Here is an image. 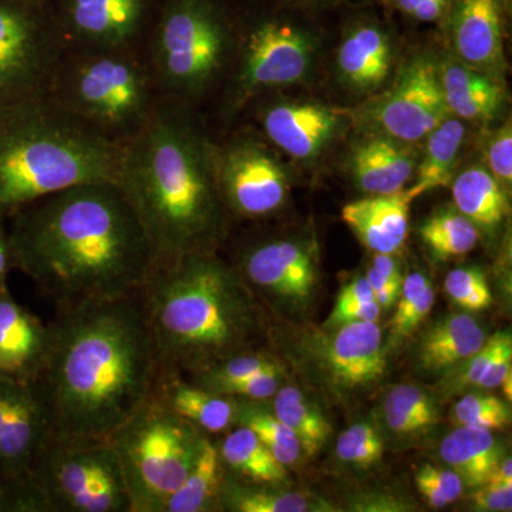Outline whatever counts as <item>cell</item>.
I'll use <instances>...</instances> for the list:
<instances>
[{
  "instance_id": "d590c367",
  "label": "cell",
  "mask_w": 512,
  "mask_h": 512,
  "mask_svg": "<svg viewBox=\"0 0 512 512\" xmlns=\"http://www.w3.org/2000/svg\"><path fill=\"white\" fill-rule=\"evenodd\" d=\"M237 424L247 426L254 431L282 466H292L301 456V444L293 431L274 413L258 406L256 402L239 399Z\"/></svg>"
},
{
  "instance_id": "bcb514c9",
  "label": "cell",
  "mask_w": 512,
  "mask_h": 512,
  "mask_svg": "<svg viewBox=\"0 0 512 512\" xmlns=\"http://www.w3.org/2000/svg\"><path fill=\"white\" fill-rule=\"evenodd\" d=\"M403 15L419 22H436L446 16L451 0H392Z\"/></svg>"
},
{
  "instance_id": "8992f818",
  "label": "cell",
  "mask_w": 512,
  "mask_h": 512,
  "mask_svg": "<svg viewBox=\"0 0 512 512\" xmlns=\"http://www.w3.org/2000/svg\"><path fill=\"white\" fill-rule=\"evenodd\" d=\"M222 0H163L143 56L161 100L194 110L234 60L237 23Z\"/></svg>"
},
{
  "instance_id": "52a82bcc",
  "label": "cell",
  "mask_w": 512,
  "mask_h": 512,
  "mask_svg": "<svg viewBox=\"0 0 512 512\" xmlns=\"http://www.w3.org/2000/svg\"><path fill=\"white\" fill-rule=\"evenodd\" d=\"M46 97L120 146L143 131L163 101L143 53L117 50H67Z\"/></svg>"
},
{
  "instance_id": "ee69618b",
  "label": "cell",
  "mask_w": 512,
  "mask_h": 512,
  "mask_svg": "<svg viewBox=\"0 0 512 512\" xmlns=\"http://www.w3.org/2000/svg\"><path fill=\"white\" fill-rule=\"evenodd\" d=\"M380 318V306L373 302L336 303L330 313L326 326L335 328L350 322H377Z\"/></svg>"
},
{
  "instance_id": "836d02e7",
  "label": "cell",
  "mask_w": 512,
  "mask_h": 512,
  "mask_svg": "<svg viewBox=\"0 0 512 512\" xmlns=\"http://www.w3.org/2000/svg\"><path fill=\"white\" fill-rule=\"evenodd\" d=\"M384 417L389 429L399 434L429 430L440 420L429 394L412 384L390 390L384 400Z\"/></svg>"
},
{
  "instance_id": "ba28073f",
  "label": "cell",
  "mask_w": 512,
  "mask_h": 512,
  "mask_svg": "<svg viewBox=\"0 0 512 512\" xmlns=\"http://www.w3.org/2000/svg\"><path fill=\"white\" fill-rule=\"evenodd\" d=\"M205 437L153 390L109 440L119 458L133 512L160 511L194 467Z\"/></svg>"
},
{
  "instance_id": "7dc6e473",
  "label": "cell",
  "mask_w": 512,
  "mask_h": 512,
  "mask_svg": "<svg viewBox=\"0 0 512 512\" xmlns=\"http://www.w3.org/2000/svg\"><path fill=\"white\" fill-rule=\"evenodd\" d=\"M420 470H423L424 473L427 474V477L440 488L441 493L446 495L450 504L454 503V501L458 500V498L463 495V480H461V477L458 476L456 471L451 470V468H439L431 466V464H424Z\"/></svg>"
},
{
  "instance_id": "484cf974",
  "label": "cell",
  "mask_w": 512,
  "mask_h": 512,
  "mask_svg": "<svg viewBox=\"0 0 512 512\" xmlns=\"http://www.w3.org/2000/svg\"><path fill=\"white\" fill-rule=\"evenodd\" d=\"M225 476L254 484H278L288 473L254 431L237 424L225 431L221 443H215Z\"/></svg>"
},
{
  "instance_id": "f907efd6",
  "label": "cell",
  "mask_w": 512,
  "mask_h": 512,
  "mask_svg": "<svg viewBox=\"0 0 512 512\" xmlns=\"http://www.w3.org/2000/svg\"><path fill=\"white\" fill-rule=\"evenodd\" d=\"M416 485L419 493L423 495L424 500H426L431 507L444 508L446 505L450 504L446 495L441 493L440 488L427 477V474L424 473L423 470H419V473L416 474Z\"/></svg>"
},
{
  "instance_id": "d6a6232c",
  "label": "cell",
  "mask_w": 512,
  "mask_h": 512,
  "mask_svg": "<svg viewBox=\"0 0 512 512\" xmlns=\"http://www.w3.org/2000/svg\"><path fill=\"white\" fill-rule=\"evenodd\" d=\"M308 495L274 490L265 484L245 483L225 476L221 508L234 512H306L316 510Z\"/></svg>"
},
{
  "instance_id": "f546056e",
  "label": "cell",
  "mask_w": 512,
  "mask_h": 512,
  "mask_svg": "<svg viewBox=\"0 0 512 512\" xmlns=\"http://www.w3.org/2000/svg\"><path fill=\"white\" fill-rule=\"evenodd\" d=\"M427 137L426 153L417 168L416 184L406 190L412 201L424 192L447 187L451 183L466 137V128L460 120L450 116Z\"/></svg>"
},
{
  "instance_id": "1f68e13d",
  "label": "cell",
  "mask_w": 512,
  "mask_h": 512,
  "mask_svg": "<svg viewBox=\"0 0 512 512\" xmlns=\"http://www.w3.org/2000/svg\"><path fill=\"white\" fill-rule=\"evenodd\" d=\"M272 413L293 431L306 456L318 454L329 439L328 420L296 387L278 389L274 396Z\"/></svg>"
},
{
  "instance_id": "4dcf8cb0",
  "label": "cell",
  "mask_w": 512,
  "mask_h": 512,
  "mask_svg": "<svg viewBox=\"0 0 512 512\" xmlns=\"http://www.w3.org/2000/svg\"><path fill=\"white\" fill-rule=\"evenodd\" d=\"M457 211L484 228H495L508 214L507 195L500 181L483 167L463 171L453 183Z\"/></svg>"
},
{
  "instance_id": "5b68a950",
  "label": "cell",
  "mask_w": 512,
  "mask_h": 512,
  "mask_svg": "<svg viewBox=\"0 0 512 512\" xmlns=\"http://www.w3.org/2000/svg\"><path fill=\"white\" fill-rule=\"evenodd\" d=\"M123 148L47 97L0 113V220L74 185L117 181Z\"/></svg>"
},
{
  "instance_id": "9c48e42d",
  "label": "cell",
  "mask_w": 512,
  "mask_h": 512,
  "mask_svg": "<svg viewBox=\"0 0 512 512\" xmlns=\"http://www.w3.org/2000/svg\"><path fill=\"white\" fill-rule=\"evenodd\" d=\"M30 481L45 512H133L119 458L109 441L50 440Z\"/></svg>"
},
{
  "instance_id": "30bf717a",
  "label": "cell",
  "mask_w": 512,
  "mask_h": 512,
  "mask_svg": "<svg viewBox=\"0 0 512 512\" xmlns=\"http://www.w3.org/2000/svg\"><path fill=\"white\" fill-rule=\"evenodd\" d=\"M66 52L50 0H0V113L46 97Z\"/></svg>"
},
{
  "instance_id": "83f0119b",
  "label": "cell",
  "mask_w": 512,
  "mask_h": 512,
  "mask_svg": "<svg viewBox=\"0 0 512 512\" xmlns=\"http://www.w3.org/2000/svg\"><path fill=\"white\" fill-rule=\"evenodd\" d=\"M485 340V332L473 316H448L424 336L419 355L421 366L430 372L448 369L477 353Z\"/></svg>"
},
{
  "instance_id": "5bb4252c",
  "label": "cell",
  "mask_w": 512,
  "mask_h": 512,
  "mask_svg": "<svg viewBox=\"0 0 512 512\" xmlns=\"http://www.w3.org/2000/svg\"><path fill=\"white\" fill-rule=\"evenodd\" d=\"M215 178L229 214L262 218L284 205L288 177L284 167L254 137L212 144Z\"/></svg>"
},
{
  "instance_id": "ffe728a7",
  "label": "cell",
  "mask_w": 512,
  "mask_h": 512,
  "mask_svg": "<svg viewBox=\"0 0 512 512\" xmlns=\"http://www.w3.org/2000/svg\"><path fill=\"white\" fill-rule=\"evenodd\" d=\"M412 202L406 190L370 195L346 204L342 220L367 248L393 255L406 244Z\"/></svg>"
},
{
  "instance_id": "11a10c76",
  "label": "cell",
  "mask_w": 512,
  "mask_h": 512,
  "mask_svg": "<svg viewBox=\"0 0 512 512\" xmlns=\"http://www.w3.org/2000/svg\"><path fill=\"white\" fill-rule=\"evenodd\" d=\"M0 512H19L18 498L2 483H0Z\"/></svg>"
},
{
  "instance_id": "7402d4cb",
  "label": "cell",
  "mask_w": 512,
  "mask_h": 512,
  "mask_svg": "<svg viewBox=\"0 0 512 512\" xmlns=\"http://www.w3.org/2000/svg\"><path fill=\"white\" fill-rule=\"evenodd\" d=\"M328 363L333 377L346 387L365 386L384 375L383 336L377 322L339 326L330 340Z\"/></svg>"
},
{
  "instance_id": "db71d44e",
  "label": "cell",
  "mask_w": 512,
  "mask_h": 512,
  "mask_svg": "<svg viewBox=\"0 0 512 512\" xmlns=\"http://www.w3.org/2000/svg\"><path fill=\"white\" fill-rule=\"evenodd\" d=\"M494 485H512V463L511 458H503L495 467L493 474L488 478L487 483Z\"/></svg>"
},
{
  "instance_id": "f35d334b",
  "label": "cell",
  "mask_w": 512,
  "mask_h": 512,
  "mask_svg": "<svg viewBox=\"0 0 512 512\" xmlns=\"http://www.w3.org/2000/svg\"><path fill=\"white\" fill-rule=\"evenodd\" d=\"M444 289L458 306L467 311H483L493 303L487 279L477 268H458L448 272Z\"/></svg>"
},
{
  "instance_id": "4316f807",
  "label": "cell",
  "mask_w": 512,
  "mask_h": 512,
  "mask_svg": "<svg viewBox=\"0 0 512 512\" xmlns=\"http://www.w3.org/2000/svg\"><path fill=\"white\" fill-rule=\"evenodd\" d=\"M440 454L464 485L471 488L487 483L503 460V451L491 430L466 426H460L444 437Z\"/></svg>"
},
{
  "instance_id": "ab89813d",
  "label": "cell",
  "mask_w": 512,
  "mask_h": 512,
  "mask_svg": "<svg viewBox=\"0 0 512 512\" xmlns=\"http://www.w3.org/2000/svg\"><path fill=\"white\" fill-rule=\"evenodd\" d=\"M281 375L282 367L265 370V372L256 373V375L227 384L218 394L235 397V399L251 400V402H264L278 392Z\"/></svg>"
},
{
  "instance_id": "9f6ffc18",
  "label": "cell",
  "mask_w": 512,
  "mask_h": 512,
  "mask_svg": "<svg viewBox=\"0 0 512 512\" xmlns=\"http://www.w3.org/2000/svg\"><path fill=\"white\" fill-rule=\"evenodd\" d=\"M292 2L299 3V5H328V3L339 2V0H292Z\"/></svg>"
},
{
  "instance_id": "e575fe53",
  "label": "cell",
  "mask_w": 512,
  "mask_h": 512,
  "mask_svg": "<svg viewBox=\"0 0 512 512\" xmlns=\"http://www.w3.org/2000/svg\"><path fill=\"white\" fill-rule=\"evenodd\" d=\"M420 237L437 258L450 259L476 248L478 229L461 212L443 211L421 225Z\"/></svg>"
},
{
  "instance_id": "3957f363",
  "label": "cell",
  "mask_w": 512,
  "mask_h": 512,
  "mask_svg": "<svg viewBox=\"0 0 512 512\" xmlns=\"http://www.w3.org/2000/svg\"><path fill=\"white\" fill-rule=\"evenodd\" d=\"M116 183L146 231L154 265L215 252L227 208L212 143L194 110L161 101L150 123L124 146Z\"/></svg>"
},
{
  "instance_id": "cb8c5ba5",
  "label": "cell",
  "mask_w": 512,
  "mask_h": 512,
  "mask_svg": "<svg viewBox=\"0 0 512 512\" xmlns=\"http://www.w3.org/2000/svg\"><path fill=\"white\" fill-rule=\"evenodd\" d=\"M390 64V39L377 23H356L339 47L340 74L357 90L379 87L389 76Z\"/></svg>"
},
{
  "instance_id": "7bdbcfd3",
  "label": "cell",
  "mask_w": 512,
  "mask_h": 512,
  "mask_svg": "<svg viewBox=\"0 0 512 512\" xmlns=\"http://www.w3.org/2000/svg\"><path fill=\"white\" fill-rule=\"evenodd\" d=\"M433 305L434 289L430 284L412 306H409L406 311L394 315L392 320L394 333L399 336H407L412 333L420 325L421 320L429 315Z\"/></svg>"
},
{
  "instance_id": "2e32d148",
  "label": "cell",
  "mask_w": 512,
  "mask_h": 512,
  "mask_svg": "<svg viewBox=\"0 0 512 512\" xmlns=\"http://www.w3.org/2000/svg\"><path fill=\"white\" fill-rule=\"evenodd\" d=\"M234 269L245 285L296 301L309 298L318 281L311 252L292 241L252 245L239 255Z\"/></svg>"
},
{
  "instance_id": "277c9868",
  "label": "cell",
  "mask_w": 512,
  "mask_h": 512,
  "mask_svg": "<svg viewBox=\"0 0 512 512\" xmlns=\"http://www.w3.org/2000/svg\"><path fill=\"white\" fill-rule=\"evenodd\" d=\"M141 293L163 369L194 375L247 352L255 330L251 296L215 252L153 265Z\"/></svg>"
},
{
  "instance_id": "ac0fdd59",
  "label": "cell",
  "mask_w": 512,
  "mask_h": 512,
  "mask_svg": "<svg viewBox=\"0 0 512 512\" xmlns=\"http://www.w3.org/2000/svg\"><path fill=\"white\" fill-rule=\"evenodd\" d=\"M265 136L298 160L318 156L338 131V111L313 103H276L259 114Z\"/></svg>"
},
{
  "instance_id": "9a60e30c",
  "label": "cell",
  "mask_w": 512,
  "mask_h": 512,
  "mask_svg": "<svg viewBox=\"0 0 512 512\" xmlns=\"http://www.w3.org/2000/svg\"><path fill=\"white\" fill-rule=\"evenodd\" d=\"M450 116L439 70L430 60L414 62L373 111L383 133L402 143L429 136Z\"/></svg>"
},
{
  "instance_id": "680465c9",
  "label": "cell",
  "mask_w": 512,
  "mask_h": 512,
  "mask_svg": "<svg viewBox=\"0 0 512 512\" xmlns=\"http://www.w3.org/2000/svg\"><path fill=\"white\" fill-rule=\"evenodd\" d=\"M222 2H225V0H222ZM225 3H227V2H225Z\"/></svg>"
},
{
  "instance_id": "681fc988",
  "label": "cell",
  "mask_w": 512,
  "mask_h": 512,
  "mask_svg": "<svg viewBox=\"0 0 512 512\" xmlns=\"http://www.w3.org/2000/svg\"><path fill=\"white\" fill-rule=\"evenodd\" d=\"M375 295H373L372 286L365 278H357L355 281L350 282L345 288L340 291L336 303H356V302H373Z\"/></svg>"
},
{
  "instance_id": "b9f144b4",
  "label": "cell",
  "mask_w": 512,
  "mask_h": 512,
  "mask_svg": "<svg viewBox=\"0 0 512 512\" xmlns=\"http://www.w3.org/2000/svg\"><path fill=\"white\" fill-rule=\"evenodd\" d=\"M512 339L508 332L495 333V348L478 386L495 389L512 373Z\"/></svg>"
},
{
  "instance_id": "6da1fadb",
  "label": "cell",
  "mask_w": 512,
  "mask_h": 512,
  "mask_svg": "<svg viewBox=\"0 0 512 512\" xmlns=\"http://www.w3.org/2000/svg\"><path fill=\"white\" fill-rule=\"evenodd\" d=\"M45 366L29 384L50 436L109 441L153 393L161 370L140 291L116 301L56 311Z\"/></svg>"
},
{
  "instance_id": "8fae6325",
  "label": "cell",
  "mask_w": 512,
  "mask_h": 512,
  "mask_svg": "<svg viewBox=\"0 0 512 512\" xmlns=\"http://www.w3.org/2000/svg\"><path fill=\"white\" fill-rule=\"evenodd\" d=\"M312 37L286 20L261 18L237 30V66L229 77L228 114L258 93L302 80L312 62Z\"/></svg>"
},
{
  "instance_id": "816d5d0a",
  "label": "cell",
  "mask_w": 512,
  "mask_h": 512,
  "mask_svg": "<svg viewBox=\"0 0 512 512\" xmlns=\"http://www.w3.org/2000/svg\"><path fill=\"white\" fill-rule=\"evenodd\" d=\"M372 268L375 269L377 274L382 276L384 281L390 282L393 285L403 284L399 265L394 261L392 254H376L375 259H373Z\"/></svg>"
},
{
  "instance_id": "f1b7e54d",
  "label": "cell",
  "mask_w": 512,
  "mask_h": 512,
  "mask_svg": "<svg viewBox=\"0 0 512 512\" xmlns=\"http://www.w3.org/2000/svg\"><path fill=\"white\" fill-rule=\"evenodd\" d=\"M225 471L217 446L210 437L202 441L200 456L183 484L174 491L158 512H207L221 508Z\"/></svg>"
},
{
  "instance_id": "44dd1931",
  "label": "cell",
  "mask_w": 512,
  "mask_h": 512,
  "mask_svg": "<svg viewBox=\"0 0 512 512\" xmlns=\"http://www.w3.org/2000/svg\"><path fill=\"white\" fill-rule=\"evenodd\" d=\"M154 392L173 412L200 430L204 436L224 434L237 426L239 399L210 392L185 380L175 370L161 367Z\"/></svg>"
},
{
  "instance_id": "74e56055",
  "label": "cell",
  "mask_w": 512,
  "mask_h": 512,
  "mask_svg": "<svg viewBox=\"0 0 512 512\" xmlns=\"http://www.w3.org/2000/svg\"><path fill=\"white\" fill-rule=\"evenodd\" d=\"M336 453L343 463L372 467L383 456V441L370 424H355L340 434Z\"/></svg>"
},
{
  "instance_id": "7c38bea8",
  "label": "cell",
  "mask_w": 512,
  "mask_h": 512,
  "mask_svg": "<svg viewBox=\"0 0 512 512\" xmlns=\"http://www.w3.org/2000/svg\"><path fill=\"white\" fill-rule=\"evenodd\" d=\"M50 440L30 386L0 379V483L18 498L19 512H45L30 478Z\"/></svg>"
},
{
  "instance_id": "f5cc1de1",
  "label": "cell",
  "mask_w": 512,
  "mask_h": 512,
  "mask_svg": "<svg viewBox=\"0 0 512 512\" xmlns=\"http://www.w3.org/2000/svg\"><path fill=\"white\" fill-rule=\"evenodd\" d=\"M5 220H0V284L8 282L13 266L12 247H10L9 231Z\"/></svg>"
},
{
  "instance_id": "6f0895ef",
  "label": "cell",
  "mask_w": 512,
  "mask_h": 512,
  "mask_svg": "<svg viewBox=\"0 0 512 512\" xmlns=\"http://www.w3.org/2000/svg\"><path fill=\"white\" fill-rule=\"evenodd\" d=\"M511 386H512V373L510 376L507 377V379L504 380L503 383H501V386H500V387H503L505 396L508 397V400H511V396H512Z\"/></svg>"
},
{
  "instance_id": "8d00e7d4",
  "label": "cell",
  "mask_w": 512,
  "mask_h": 512,
  "mask_svg": "<svg viewBox=\"0 0 512 512\" xmlns=\"http://www.w3.org/2000/svg\"><path fill=\"white\" fill-rule=\"evenodd\" d=\"M454 417L460 426L474 429H504L511 421L507 403L491 394H467L454 407Z\"/></svg>"
},
{
  "instance_id": "c3c4849f",
  "label": "cell",
  "mask_w": 512,
  "mask_h": 512,
  "mask_svg": "<svg viewBox=\"0 0 512 512\" xmlns=\"http://www.w3.org/2000/svg\"><path fill=\"white\" fill-rule=\"evenodd\" d=\"M494 348L495 335L491 336L490 339L485 340L483 348L478 350L477 353L468 357L467 365L464 367L463 377H461V382H463V384L478 386L481 377H483L485 370H487L491 356H493Z\"/></svg>"
},
{
  "instance_id": "d4e9b609",
  "label": "cell",
  "mask_w": 512,
  "mask_h": 512,
  "mask_svg": "<svg viewBox=\"0 0 512 512\" xmlns=\"http://www.w3.org/2000/svg\"><path fill=\"white\" fill-rule=\"evenodd\" d=\"M440 83L451 116L468 121L493 120L503 106L504 90L493 77L467 63H446Z\"/></svg>"
},
{
  "instance_id": "4fadbf2b",
  "label": "cell",
  "mask_w": 512,
  "mask_h": 512,
  "mask_svg": "<svg viewBox=\"0 0 512 512\" xmlns=\"http://www.w3.org/2000/svg\"><path fill=\"white\" fill-rule=\"evenodd\" d=\"M163 0H50L67 50L143 53Z\"/></svg>"
},
{
  "instance_id": "d6986e66",
  "label": "cell",
  "mask_w": 512,
  "mask_h": 512,
  "mask_svg": "<svg viewBox=\"0 0 512 512\" xmlns=\"http://www.w3.org/2000/svg\"><path fill=\"white\" fill-rule=\"evenodd\" d=\"M505 0H451L446 16L464 63L490 69L503 62Z\"/></svg>"
},
{
  "instance_id": "603a6c76",
  "label": "cell",
  "mask_w": 512,
  "mask_h": 512,
  "mask_svg": "<svg viewBox=\"0 0 512 512\" xmlns=\"http://www.w3.org/2000/svg\"><path fill=\"white\" fill-rule=\"evenodd\" d=\"M402 141L380 136L363 141L353 150L350 168L356 183L370 195L403 190L414 171L413 154Z\"/></svg>"
},
{
  "instance_id": "7a4b0ae2",
  "label": "cell",
  "mask_w": 512,
  "mask_h": 512,
  "mask_svg": "<svg viewBox=\"0 0 512 512\" xmlns=\"http://www.w3.org/2000/svg\"><path fill=\"white\" fill-rule=\"evenodd\" d=\"M9 221L13 266L56 311L133 295L154 265L146 231L116 181L46 195Z\"/></svg>"
},
{
  "instance_id": "60d3db41",
  "label": "cell",
  "mask_w": 512,
  "mask_h": 512,
  "mask_svg": "<svg viewBox=\"0 0 512 512\" xmlns=\"http://www.w3.org/2000/svg\"><path fill=\"white\" fill-rule=\"evenodd\" d=\"M487 164L490 173L500 183L511 184L512 181V130L511 121L505 123L487 147Z\"/></svg>"
},
{
  "instance_id": "f6af8a7d",
  "label": "cell",
  "mask_w": 512,
  "mask_h": 512,
  "mask_svg": "<svg viewBox=\"0 0 512 512\" xmlns=\"http://www.w3.org/2000/svg\"><path fill=\"white\" fill-rule=\"evenodd\" d=\"M471 495L474 507L480 511L507 512L512 510V485L483 484Z\"/></svg>"
},
{
  "instance_id": "e0dca14e",
  "label": "cell",
  "mask_w": 512,
  "mask_h": 512,
  "mask_svg": "<svg viewBox=\"0 0 512 512\" xmlns=\"http://www.w3.org/2000/svg\"><path fill=\"white\" fill-rule=\"evenodd\" d=\"M50 345L49 323L19 303L8 282L0 284V379L29 386L45 366Z\"/></svg>"
}]
</instances>
